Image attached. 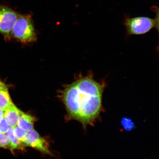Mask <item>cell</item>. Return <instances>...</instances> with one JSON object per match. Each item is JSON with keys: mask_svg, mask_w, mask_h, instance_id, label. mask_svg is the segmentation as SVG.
<instances>
[{"mask_svg": "<svg viewBox=\"0 0 159 159\" xmlns=\"http://www.w3.org/2000/svg\"><path fill=\"white\" fill-rule=\"evenodd\" d=\"M0 148L11 149V140L6 134L0 133Z\"/></svg>", "mask_w": 159, "mask_h": 159, "instance_id": "obj_11", "label": "cell"}, {"mask_svg": "<svg viewBox=\"0 0 159 159\" xmlns=\"http://www.w3.org/2000/svg\"><path fill=\"white\" fill-rule=\"evenodd\" d=\"M19 16L9 7L0 5V33L6 37L11 36L14 25Z\"/></svg>", "mask_w": 159, "mask_h": 159, "instance_id": "obj_4", "label": "cell"}, {"mask_svg": "<svg viewBox=\"0 0 159 159\" xmlns=\"http://www.w3.org/2000/svg\"><path fill=\"white\" fill-rule=\"evenodd\" d=\"M35 120V117L22 112L20 116L17 125L26 132H29L34 129Z\"/></svg>", "mask_w": 159, "mask_h": 159, "instance_id": "obj_7", "label": "cell"}, {"mask_svg": "<svg viewBox=\"0 0 159 159\" xmlns=\"http://www.w3.org/2000/svg\"><path fill=\"white\" fill-rule=\"evenodd\" d=\"M70 85L79 110L77 120L84 127L94 126L103 111L102 96L105 83L95 81L91 73Z\"/></svg>", "mask_w": 159, "mask_h": 159, "instance_id": "obj_1", "label": "cell"}, {"mask_svg": "<svg viewBox=\"0 0 159 159\" xmlns=\"http://www.w3.org/2000/svg\"><path fill=\"white\" fill-rule=\"evenodd\" d=\"M5 111H4L2 109L0 108V121L3 119L4 117Z\"/></svg>", "mask_w": 159, "mask_h": 159, "instance_id": "obj_13", "label": "cell"}, {"mask_svg": "<svg viewBox=\"0 0 159 159\" xmlns=\"http://www.w3.org/2000/svg\"><path fill=\"white\" fill-rule=\"evenodd\" d=\"M22 111L20 110L14 104L5 111L4 118L10 126L14 127L17 126L20 116Z\"/></svg>", "mask_w": 159, "mask_h": 159, "instance_id": "obj_6", "label": "cell"}, {"mask_svg": "<svg viewBox=\"0 0 159 159\" xmlns=\"http://www.w3.org/2000/svg\"><path fill=\"white\" fill-rule=\"evenodd\" d=\"M11 140V150L15 149H23L25 146L22 143L16 138L13 134V127L10 126L7 132L6 133Z\"/></svg>", "mask_w": 159, "mask_h": 159, "instance_id": "obj_9", "label": "cell"}, {"mask_svg": "<svg viewBox=\"0 0 159 159\" xmlns=\"http://www.w3.org/2000/svg\"><path fill=\"white\" fill-rule=\"evenodd\" d=\"M124 25L129 35L145 34L152 29L158 30V15L155 19L143 16L127 17Z\"/></svg>", "mask_w": 159, "mask_h": 159, "instance_id": "obj_2", "label": "cell"}, {"mask_svg": "<svg viewBox=\"0 0 159 159\" xmlns=\"http://www.w3.org/2000/svg\"><path fill=\"white\" fill-rule=\"evenodd\" d=\"M13 104L7 86L0 89V108L5 111Z\"/></svg>", "mask_w": 159, "mask_h": 159, "instance_id": "obj_8", "label": "cell"}, {"mask_svg": "<svg viewBox=\"0 0 159 159\" xmlns=\"http://www.w3.org/2000/svg\"><path fill=\"white\" fill-rule=\"evenodd\" d=\"M24 145L36 149L45 153L51 154L46 142L34 129L27 132Z\"/></svg>", "mask_w": 159, "mask_h": 159, "instance_id": "obj_5", "label": "cell"}, {"mask_svg": "<svg viewBox=\"0 0 159 159\" xmlns=\"http://www.w3.org/2000/svg\"><path fill=\"white\" fill-rule=\"evenodd\" d=\"M6 86V85L3 82L0 80V89L2 88V87Z\"/></svg>", "mask_w": 159, "mask_h": 159, "instance_id": "obj_14", "label": "cell"}, {"mask_svg": "<svg viewBox=\"0 0 159 159\" xmlns=\"http://www.w3.org/2000/svg\"><path fill=\"white\" fill-rule=\"evenodd\" d=\"M9 125L4 117L0 121V133L6 134L9 128Z\"/></svg>", "mask_w": 159, "mask_h": 159, "instance_id": "obj_12", "label": "cell"}, {"mask_svg": "<svg viewBox=\"0 0 159 159\" xmlns=\"http://www.w3.org/2000/svg\"><path fill=\"white\" fill-rule=\"evenodd\" d=\"M11 35L23 43L34 41L35 34L30 19L27 16H20L14 25Z\"/></svg>", "mask_w": 159, "mask_h": 159, "instance_id": "obj_3", "label": "cell"}, {"mask_svg": "<svg viewBox=\"0 0 159 159\" xmlns=\"http://www.w3.org/2000/svg\"><path fill=\"white\" fill-rule=\"evenodd\" d=\"M13 134L16 138L24 145L27 132L20 128L17 125L13 127Z\"/></svg>", "mask_w": 159, "mask_h": 159, "instance_id": "obj_10", "label": "cell"}]
</instances>
